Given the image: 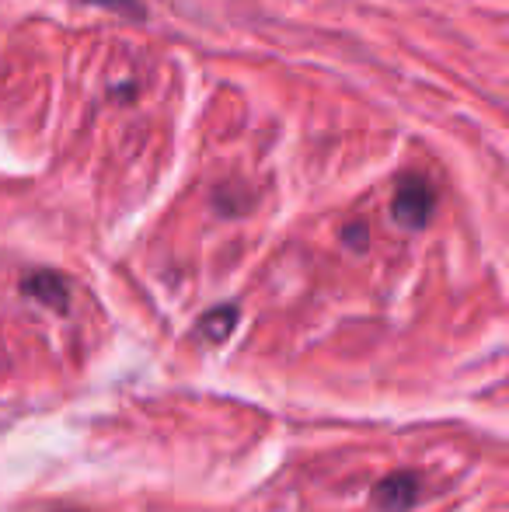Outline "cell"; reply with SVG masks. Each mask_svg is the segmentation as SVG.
<instances>
[{
	"instance_id": "6da1fadb",
	"label": "cell",
	"mask_w": 509,
	"mask_h": 512,
	"mask_svg": "<svg viewBox=\"0 0 509 512\" xmlns=\"http://www.w3.org/2000/svg\"><path fill=\"white\" fill-rule=\"evenodd\" d=\"M433 209H436V192L433 185L426 182L422 175H405L394 189V220L408 230H422L429 220H433Z\"/></svg>"
},
{
	"instance_id": "7a4b0ae2",
	"label": "cell",
	"mask_w": 509,
	"mask_h": 512,
	"mask_svg": "<svg viewBox=\"0 0 509 512\" xmlns=\"http://www.w3.org/2000/svg\"><path fill=\"white\" fill-rule=\"evenodd\" d=\"M422 499V481L412 471H394L374 488V506L381 512H412Z\"/></svg>"
},
{
	"instance_id": "3957f363",
	"label": "cell",
	"mask_w": 509,
	"mask_h": 512,
	"mask_svg": "<svg viewBox=\"0 0 509 512\" xmlns=\"http://www.w3.org/2000/svg\"><path fill=\"white\" fill-rule=\"evenodd\" d=\"M21 293L32 300H39V304L53 307V310H67L70 307V283L60 276V272H28L25 283H21Z\"/></svg>"
},
{
	"instance_id": "277c9868",
	"label": "cell",
	"mask_w": 509,
	"mask_h": 512,
	"mask_svg": "<svg viewBox=\"0 0 509 512\" xmlns=\"http://www.w3.org/2000/svg\"><path fill=\"white\" fill-rule=\"evenodd\" d=\"M234 321H238V307H217L210 310V314L199 321V328H203V335H210L213 342H220V338H227L234 331Z\"/></svg>"
},
{
	"instance_id": "5b68a950",
	"label": "cell",
	"mask_w": 509,
	"mask_h": 512,
	"mask_svg": "<svg viewBox=\"0 0 509 512\" xmlns=\"http://www.w3.org/2000/svg\"><path fill=\"white\" fill-rule=\"evenodd\" d=\"M81 4H95V7H105V11L133 14V18H140V14H143L140 0H81Z\"/></svg>"
}]
</instances>
